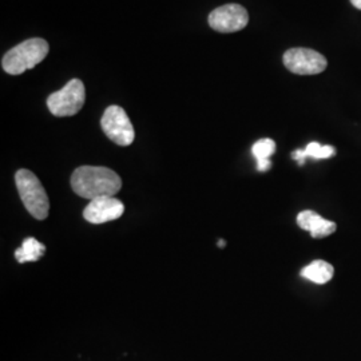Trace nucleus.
I'll use <instances>...</instances> for the list:
<instances>
[{"label":"nucleus","mask_w":361,"mask_h":361,"mask_svg":"<svg viewBox=\"0 0 361 361\" xmlns=\"http://www.w3.org/2000/svg\"><path fill=\"white\" fill-rule=\"evenodd\" d=\"M71 188L79 197L92 201L101 197H114L122 189V180L111 169L80 166L71 176Z\"/></svg>","instance_id":"1"},{"label":"nucleus","mask_w":361,"mask_h":361,"mask_svg":"<svg viewBox=\"0 0 361 361\" xmlns=\"http://www.w3.org/2000/svg\"><path fill=\"white\" fill-rule=\"evenodd\" d=\"M49 50L50 46L44 39H28L6 52L1 67L10 75H20L38 66L47 56Z\"/></svg>","instance_id":"2"},{"label":"nucleus","mask_w":361,"mask_h":361,"mask_svg":"<svg viewBox=\"0 0 361 361\" xmlns=\"http://www.w3.org/2000/svg\"><path fill=\"white\" fill-rule=\"evenodd\" d=\"M15 183L27 212L39 221L47 219L50 200L38 177L27 169H20L15 173Z\"/></svg>","instance_id":"3"},{"label":"nucleus","mask_w":361,"mask_h":361,"mask_svg":"<svg viewBox=\"0 0 361 361\" xmlns=\"http://www.w3.org/2000/svg\"><path fill=\"white\" fill-rule=\"evenodd\" d=\"M86 101V89L80 79H71L63 89L52 92L47 106L52 116H73L78 114Z\"/></svg>","instance_id":"4"},{"label":"nucleus","mask_w":361,"mask_h":361,"mask_svg":"<svg viewBox=\"0 0 361 361\" xmlns=\"http://www.w3.org/2000/svg\"><path fill=\"white\" fill-rule=\"evenodd\" d=\"M101 126L106 137L119 146H129L134 142V126L126 111L119 106L113 104L104 110Z\"/></svg>","instance_id":"5"},{"label":"nucleus","mask_w":361,"mask_h":361,"mask_svg":"<svg viewBox=\"0 0 361 361\" xmlns=\"http://www.w3.org/2000/svg\"><path fill=\"white\" fill-rule=\"evenodd\" d=\"M284 65L297 75H316L323 73L328 62L320 52L310 49H290L284 54Z\"/></svg>","instance_id":"6"},{"label":"nucleus","mask_w":361,"mask_h":361,"mask_svg":"<svg viewBox=\"0 0 361 361\" xmlns=\"http://www.w3.org/2000/svg\"><path fill=\"white\" fill-rule=\"evenodd\" d=\"M249 15L240 4H225L209 15V25L219 32H237L247 26Z\"/></svg>","instance_id":"7"},{"label":"nucleus","mask_w":361,"mask_h":361,"mask_svg":"<svg viewBox=\"0 0 361 361\" xmlns=\"http://www.w3.org/2000/svg\"><path fill=\"white\" fill-rule=\"evenodd\" d=\"M125 213V205L116 197H101L90 201L85 207L83 217L92 225H102L122 217Z\"/></svg>","instance_id":"8"},{"label":"nucleus","mask_w":361,"mask_h":361,"mask_svg":"<svg viewBox=\"0 0 361 361\" xmlns=\"http://www.w3.org/2000/svg\"><path fill=\"white\" fill-rule=\"evenodd\" d=\"M297 225L310 233L313 238H323L334 234L337 229L335 222L324 219L319 213L313 210H304L297 216Z\"/></svg>","instance_id":"9"},{"label":"nucleus","mask_w":361,"mask_h":361,"mask_svg":"<svg viewBox=\"0 0 361 361\" xmlns=\"http://www.w3.org/2000/svg\"><path fill=\"white\" fill-rule=\"evenodd\" d=\"M335 274V269L334 267L323 261V259H316L313 262H310L308 267H305L302 271H301V276L307 280H310L314 284H326L332 280Z\"/></svg>","instance_id":"10"},{"label":"nucleus","mask_w":361,"mask_h":361,"mask_svg":"<svg viewBox=\"0 0 361 361\" xmlns=\"http://www.w3.org/2000/svg\"><path fill=\"white\" fill-rule=\"evenodd\" d=\"M44 252H46V246L39 243L37 238L27 237L22 246L15 250V258L19 264L35 262L40 259V257L44 255Z\"/></svg>","instance_id":"11"},{"label":"nucleus","mask_w":361,"mask_h":361,"mask_svg":"<svg viewBox=\"0 0 361 361\" xmlns=\"http://www.w3.org/2000/svg\"><path fill=\"white\" fill-rule=\"evenodd\" d=\"M276 153V142L271 138H262L253 145L252 154L257 159V162L271 161V155Z\"/></svg>","instance_id":"12"},{"label":"nucleus","mask_w":361,"mask_h":361,"mask_svg":"<svg viewBox=\"0 0 361 361\" xmlns=\"http://www.w3.org/2000/svg\"><path fill=\"white\" fill-rule=\"evenodd\" d=\"M304 153L307 158H314V159H325V158H331L336 153L335 147L332 146H323L319 142H310L305 149Z\"/></svg>","instance_id":"13"},{"label":"nucleus","mask_w":361,"mask_h":361,"mask_svg":"<svg viewBox=\"0 0 361 361\" xmlns=\"http://www.w3.org/2000/svg\"><path fill=\"white\" fill-rule=\"evenodd\" d=\"M292 158H293L296 162H298V165H304V162H305V159H307L305 153H304V149H302V150L293 152V153H292Z\"/></svg>","instance_id":"14"},{"label":"nucleus","mask_w":361,"mask_h":361,"mask_svg":"<svg viewBox=\"0 0 361 361\" xmlns=\"http://www.w3.org/2000/svg\"><path fill=\"white\" fill-rule=\"evenodd\" d=\"M350 3H352L357 10H361V0H350Z\"/></svg>","instance_id":"15"},{"label":"nucleus","mask_w":361,"mask_h":361,"mask_svg":"<svg viewBox=\"0 0 361 361\" xmlns=\"http://www.w3.org/2000/svg\"><path fill=\"white\" fill-rule=\"evenodd\" d=\"M219 246H221V247H224V246H225V241H222V240H221V241H219Z\"/></svg>","instance_id":"16"}]
</instances>
